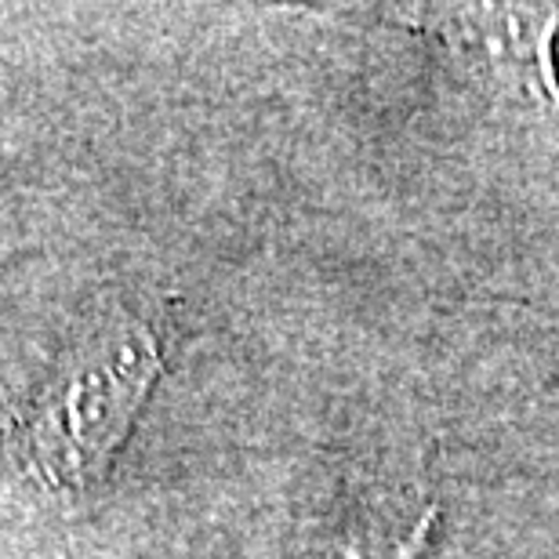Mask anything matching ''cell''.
<instances>
[{"label": "cell", "mask_w": 559, "mask_h": 559, "mask_svg": "<svg viewBox=\"0 0 559 559\" xmlns=\"http://www.w3.org/2000/svg\"><path fill=\"white\" fill-rule=\"evenodd\" d=\"M160 371L153 334L131 328L103 364L87 367L44 396L15 425L26 468L51 487H84L106 468Z\"/></svg>", "instance_id": "cell-1"}, {"label": "cell", "mask_w": 559, "mask_h": 559, "mask_svg": "<svg viewBox=\"0 0 559 559\" xmlns=\"http://www.w3.org/2000/svg\"><path fill=\"white\" fill-rule=\"evenodd\" d=\"M411 26L432 33L476 81L509 103L559 120L556 4H443L415 8Z\"/></svg>", "instance_id": "cell-2"}, {"label": "cell", "mask_w": 559, "mask_h": 559, "mask_svg": "<svg viewBox=\"0 0 559 559\" xmlns=\"http://www.w3.org/2000/svg\"><path fill=\"white\" fill-rule=\"evenodd\" d=\"M432 520H436V509H425L421 516L411 523L378 520L371 527L353 531L331 559H421L425 545H429Z\"/></svg>", "instance_id": "cell-3"}]
</instances>
